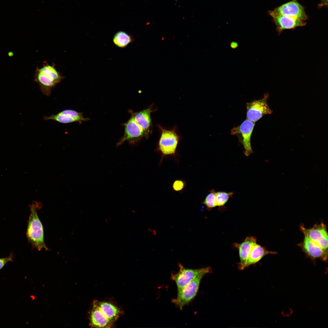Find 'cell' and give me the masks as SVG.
Wrapping results in <instances>:
<instances>
[{
	"label": "cell",
	"mask_w": 328,
	"mask_h": 328,
	"mask_svg": "<svg viewBox=\"0 0 328 328\" xmlns=\"http://www.w3.org/2000/svg\"><path fill=\"white\" fill-rule=\"evenodd\" d=\"M255 123L247 119L239 126L231 130V134L237 136L244 148V154L246 156L253 153L251 145V137Z\"/></svg>",
	"instance_id": "8"
},
{
	"label": "cell",
	"mask_w": 328,
	"mask_h": 328,
	"mask_svg": "<svg viewBox=\"0 0 328 328\" xmlns=\"http://www.w3.org/2000/svg\"><path fill=\"white\" fill-rule=\"evenodd\" d=\"M14 255L11 253L8 257L0 258V270H1L8 262L12 261L14 258Z\"/></svg>",
	"instance_id": "22"
},
{
	"label": "cell",
	"mask_w": 328,
	"mask_h": 328,
	"mask_svg": "<svg viewBox=\"0 0 328 328\" xmlns=\"http://www.w3.org/2000/svg\"><path fill=\"white\" fill-rule=\"evenodd\" d=\"M207 273L203 272L190 282L184 288L176 298L173 299L172 302L175 306L182 310L195 297L198 291L200 284L203 277Z\"/></svg>",
	"instance_id": "4"
},
{
	"label": "cell",
	"mask_w": 328,
	"mask_h": 328,
	"mask_svg": "<svg viewBox=\"0 0 328 328\" xmlns=\"http://www.w3.org/2000/svg\"><path fill=\"white\" fill-rule=\"evenodd\" d=\"M246 109L247 119L254 122L272 113L265 97L247 103Z\"/></svg>",
	"instance_id": "11"
},
{
	"label": "cell",
	"mask_w": 328,
	"mask_h": 328,
	"mask_svg": "<svg viewBox=\"0 0 328 328\" xmlns=\"http://www.w3.org/2000/svg\"><path fill=\"white\" fill-rule=\"evenodd\" d=\"M43 119L46 121L53 120L62 124L78 122L80 124L83 121H87L90 120L88 118L84 117L83 112L71 109H65L56 114L44 116Z\"/></svg>",
	"instance_id": "12"
},
{
	"label": "cell",
	"mask_w": 328,
	"mask_h": 328,
	"mask_svg": "<svg viewBox=\"0 0 328 328\" xmlns=\"http://www.w3.org/2000/svg\"><path fill=\"white\" fill-rule=\"evenodd\" d=\"M276 254V252L268 251L264 247L257 244L256 242L252 246L245 265L244 268L257 263L267 255Z\"/></svg>",
	"instance_id": "17"
},
{
	"label": "cell",
	"mask_w": 328,
	"mask_h": 328,
	"mask_svg": "<svg viewBox=\"0 0 328 328\" xmlns=\"http://www.w3.org/2000/svg\"><path fill=\"white\" fill-rule=\"evenodd\" d=\"M186 183L185 181L181 179H176L174 181L172 185V188L175 191H182L184 189Z\"/></svg>",
	"instance_id": "21"
},
{
	"label": "cell",
	"mask_w": 328,
	"mask_h": 328,
	"mask_svg": "<svg viewBox=\"0 0 328 328\" xmlns=\"http://www.w3.org/2000/svg\"><path fill=\"white\" fill-rule=\"evenodd\" d=\"M178 266L179 269L178 272L172 273L171 276V279L176 285L177 295L190 282L198 275L203 272L208 274L212 272L211 268L209 266L198 269H191L185 268L180 263Z\"/></svg>",
	"instance_id": "6"
},
{
	"label": "cell",
	"mask_w": 328,
	"mask_h": 328,
	"mask_svg": "<svg viewBox=\"0 0 328 328\" xmlns=\"http://www.w3.org/2000/svg\"><path fill=\"white\" fill-rule=\"evenodd\" d=\"M113 41L117 46L121 48L126 47L133 41V39L131 35L126 32L119 31L114 35Z\"/></svg>",
	"instance_id": "18"
},
{
	"label": "cell",
	"mask_w": 328,
	"mask_h": 328,
	"mask_svg": "<svg viewBox=\"0 0 328 328\" xmlns=\"http://www.w3.org/2000/svg\"><path fill=\"white\" fill-rule=\"evenodd\" d=\"M235 192H227L224 191H218L216 193V203L217 206L220 209L224 208V205L229 199L232 197Z\"/></svg>",
	"instance_id": "19"
},
{
	"label": "cell",
	"mask_w": 328,
	"mask_h": 328,
	"mask_svg": "<svg viewBox=\"0 0 328 328\" xmlns=\"http://www.w3.org/2000/svg\"><path fill=\"white\" fill-rule=\"evenodd\" d=\"M272 18L280 15L289 16L305 21L308 18L304 7L297 0H292L268 12Z\"/></svg>",
	"instance_id": "7"
},
{
	"label": "cell",
	"mask_w": 328,
	"mask_h": 328,
	"mask_svg": "<svg viewBox=\"0 0 328 328\" xmlns=\"http://www.w3.org/2000/svg\"><path fill=\"white\" fill-rule=\"evenodd\" d=\"M55 66L53 62L51 65L44 61L41 67H37L34 76L33 80L38 84L43 94L47 97L51 95L56 85L65 78L56 70Z\"/></svg>",
	"instance_id": "3"
},
{
	"label": "cell",
	"mask_w": 328,
	"mask_h": 328,
	"mask_svg": "<svg viewBox=\"0 0 328 328\" xmlns=\"http://www.w3.org/2000/svg\"><path fill=\"white\" fill-rule=\"evenodd\" d=\"M158 127L161 131V135L158 144V150L164 156L175 154L179 140V137L175 129H166L160 125Z\"/></svg>",
	"instance_id": "5"
},
{
	"label": "cell",
	"mask_w": 328,
	"mask_h": 328,
	"mask_svg": "<svg viewBox=\"0 0 328 328\" xmlns=\"http://www.w3.org/2000/svg\"><path fill=\"white\" fill-rule=\"evenodd\" d=\"M209 193L201 203L206 206L207 209L210 210L213 208L217 206L216 203V192L214 189L209 190Z\"/></svg>",
	"instance_id": "20"
},
{
	"label": "cell",
	"mask_w": 328,
	"mask_h": 328,
	"mask_svg": "<svg viewBox=\"0 0 328 328\" xmlns=\"http://www.w3.org/2000/svg\"><path fill=\"white\" fill-rule=\"evenodd\" d=\"M124 133L123 136L117 143V147L127 141L131 145H135L143 137L145 133L142 128L136 123L132 116L123 124Z\"/></svg>",
	"instance_id": "10"
},
{
	"label": "cell",
	"mask_w": 328,
	"mask_h": 328,
	"mask_svg": "<svg viewBox=\"0 0 328 328\" xmlns=\"http://www.w3.org/2000/svg\"><path fill=\"white\" fill-rule=\"evenodd\" d=\"M300 227L304 235L323 249L328 250V233L326 226L323 223L315 224L309 229L302 224Z\"/></svg>",
	"instance_id": "9"
},
{
	"label": "cell",
	"mask_w": 328,
	"mask_h": 328,
	"mask_svg": "<svg viewBox=\"0 0 328 328\" xmlns=\"http://www.w3.org/2000/svg\"><path fill=\"white\" fill-rule=\"evenodd\" d=\"M121 309L111 301H94L89 315V324L92 327L111 328L122 314Z\"/></svg>",
	"instance_id": "1"
},
{
	"label": "cell",
	"mask_w": 328,
	"mask_h": 328,
	"mask_svg": "<svg viewBox=\"0 0 328 328\" xmlns=\"http://www.w3.org/2000/svg\"><path fill=\"white\" fill-rule=\"evenodd\" d=\"M152 104L148 108L140 111L134 112L132 110L129 112L136 123L144 132L145 138L147 139L152 132V124L151 113L155 110H152Z\"/></svg>",
	"instance_id": "14"
},
{
	"label": "cell",
	"mask_w": 328,
	"mask_h": 328,
	"mask_svg": "<svg viewBox=\"0 0 328 328\" xmlns=\"http://www.w3.org/2000/svg\"><path fill=\"white\" fill-rule=\"evenodd\" d=\"M42 206L40 202L36 201L29 205L30 214L26 233L28 241L32 244V248H36L39 251L43 248L46 251L48 250L44 242L43 226L37 213V210L41 208Z\"/></svg>",
	"instance_id": "2"
},
{
	"label": "cell",
	"mask_w": 328,
	"mask_h": 328,
	"mask_svg": "<svg viewBox=\"0 0 328 328\" xmlns=\"http://www.w3.org/2000/svg\"><path fill=\"white\" fill-rule=\"evenodd\" d=\"M321 3L318 5L319 7L328 6V0H320Z\"/></svg>",
	"instance_id": "23"
},
{
	"label": "cell",
	"mask_w": 328,
	"mask_h": 328,
	"mask_svg": "<svg viewBox=\"0 0 328 328\" xmlns=\"http://www.w3.org/2000/svg\"><path fill=\"white\" fill-rule=\"evenodd\" d=\"M272 18L273 21L276 26V30L279 35L284 30L294 29L297 27L304 26L306 25L305 21L288 16L280 15Z\"/></svg>",
	"instance_id": "15"
},
{
	"label": "cell",
	"mask_w": 328,
	"mask_h": 328,
	"mask_svg": "<svg viewBox=\"0 0 328 328\" xmlns=\"http://www.w3.org/2000/svg\"><path fill=\"white\" fill-rule=\"evenodd\" d=\"M303 241L299 244L306 255L312 260L319 259L324 261L328 259V250H325L304 235Z\"/></svg>",
	"instance_id": "13"
},
{
	"label": "cell",
	"mask_w": 328,
	"mask_h": 328,
	"mask_svg": "<svg viewBox=\"0 0 328 328\" xmlns=\"http://www.w3.org/2000/svg\"><path fill=\"white\" fill-rule=\"evenodd\" d=\"M256 242L255 237L249 236L247 237L241 243H234L233 244L234 248L239 251L240 261L238 263L240 269H244V266L253 244Z\"/></svg>",
	"instance_id": "16"
}]
</instances>
